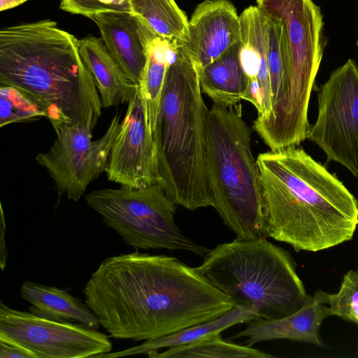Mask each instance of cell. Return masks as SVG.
I'll return each mask as SVG.
<instances>
[{
	"label": "cell",
	"instance_id": "5b68a950",
	"mask_svg": "<svg viewBox=\"0 0 358 358\" xmlns=\"http://www.w3.org/2000/svg\"><path fill=\"white\" fill-rule=\"evenodd\" d=\"M292 255L266 238L218 244L196 267L234 306L255 310L259 317L280 319L310 299Z\"/></svg>",
	"mask_w": 358,
	"mask_h": 358
},
{
	"label": "cell",
	"instance_id": "7c38bea8",
	"mask_svg": "<svg viewBox=\"0 0 358 358\" xmlns=\"http://www.w3.org/2000/svg\"><path fill=\"white\" fill-rule=\"evenodd\" d=\"M105 172L110 181L120 186L143 188L162 185L156 146L138 89L128 102Z\"/></svg>",
	"mask_w": 358,
	"mask_h": 358
},
{
	"label": "cell",
	"instance_id": "30bf717a",
	"mask_svg": "<svg viewBox=\"0 0 358 358\" xmlns=\"http://www.w3.org/2000/svg\"><path fill=\"white\" fill-rule=\"evenodd\" d=\"M120 123L115 115L104 134L92 141V125L64 123L53 127L56 138L48 150L39 152L37 163L52 178L59 196L79 201L87 186L105 171Z\"/></svg>",
	"mask_w": 358,
	"mask_h": 358
},
{
	"label": "cell",
	"instance_id": "5bb4252c",
	"mask_svg": "<svg viewBox=\"0 0 358 358\" xmlns=\"http://www.w3.org/2000/svg\"><path fill=\"white\" fill-rule=\"evenodd\" d=\"M240 22V59L248 79L244 100L257 110L255 127L268 121L273 111L267 60V18L257 6H251L241 13Z\"/></svg>",
	"mask_w": 358,
	"mask_h": 358
},
{
	"label": "cell",
	"instance_id": "44dd1931",
	"mask_svg": "<svg viewBox=\"0 0 358 358\" xmlns=\"http://www.w3.org/2000/svg\"><path fill=\"white\" fill-rule=\"evenodd\" d=\"M174 43L157 37L149 51L147 62L138 83L148 125L153 132L160 106L166 71L177 55Z\"/></svg>",
	"mask_w": 358,
	"mask_h": 358
},
{
	"label": "cell",
	"instance_id": "ba28073f",
	"mask_svg": "<svg viewBox=\"0 0 358 358\" xmlns=\"http://www.w3.org/2000/svg\"><path fill=\"white\" fill-rule=\"evenodd\" d=\"M87 205L136 251L184 250L204 257L210 251L187 236L174 221L176 203L162 186L143 188L120 186L93 190L85 196Z\"/></svg>",
	"mask_w": 358,
	"mask_h": 358
},
{
	"label": "cell",
	"instance_id": "83f0119b",
	"mask_svg": "<svg viewBox=\"0 0 358 358\" xmlns=\"http://www.w3.org/2000/svg\"><path fill=\"white\" fill-rule=\"evenodd\" d=\"M0 358H36L27 350L14 344L0 341Z\"/></svg>",
	"mask_w": 358,
	"mask_h": 358
},
{
	"label": "cell",
	"instance_id": "8fae6325",
	"mask_svg": "<svg viewBox=\"0 0 358 358\" xmlns=\"http://www.w3.org/2000/svg\"><path fill=\"white\" fill-rule=\"evenodd\" d=\"M0 341L19 345L36 358L98 357L113 345L109 336L96 328L43 318L2 301Z\"/></svg>",
	"mask_w": 358,
	"mask_h": 358
},
{
	"label": "cell",
	"instance_id": "2e32d148",
	"mask_svg": "<svg viewBox=\"0 0 358 358\" xmlns=\"http://www.w3.org/2000/svg\"><path fill=\"white\" fill-rule=\"evenodd\" d=\"M329 315V307L313 296L301 309L282 318L257 317L247 322V327L231 338L246 337L248 346L262 341L288 339L324 347L320 330L324 320Z\"/></svg>",
	"mask_w": 358,
	"mask_h": 358
},
{
	"label": "cell",
	"instance_id": "cb8c5ba5",
	"mask_svg": "<svg viewBox=\"0 0 358 358\" xmlns=\"http://www.w3.org/2000/svg\"><path fill=\"white\" fill-rule=\"evenodd\" d=\"M150 358H273V355L252 346L233 343L222 339L221 333H213L194 342L173 346L164 352L152 351Z\"/></svg>",
	"mask_w": 358,
	"mask_h": 358
},
{
	"label": "cell",
	"instance_id": "4316f807",
	"mask_svg": "<svg viewBox=\"0 0 358 358\" xmlns=\"http://www.w3.org/2000/svg\"><path fill=\"white\" fill-rule=\"evenodd\" d=\"M59 7L68 13L89 18L103 12H130L127 0H60Z\"/></svg>",
	"mask_w": 358,
	"mask_h": 358
},
{
	"label": "cell",
	"instance_id": "d6986e66",
	"mask_svg": "<svg viewBox=\"0 0 358 358\" xmlns=\"http://www.w3.org/2000/svg\"><path fill=\"white\" fill-rule=\"evenodd\" d=\"M20 294L30 304L29 311L35 315L59 322H77L96 329L100 326L97 317L85 302L63 289L25 281Z\"/></svg>",
	"mask_w": 358,
	"mask_h": 358
},
{
	"label": "cell",
	"instance_id": "9a60e30c",
	"mask_svg": "<svg viewBox=\"0 0 358 358\" xmlns=\"http://www.w3.org/2000/svg\"><path fill=\"white\" fill-rule=\"evenodd\" d=\"M101 40L128 78L138 85L153 41L158 36L131 12L99 13L90 18Z\"/></svg>",
	"mask_w": 358,
	"mask_h": 358
},
{
	"label": "cell",
	"instance_id": "f546056e",
	"mask_svg": "<svg viewBox=\"0 0 358 358\" xmlns=\"http://www.w3.org/2000/svg\"><path fill=\"white\" fill-rule=\"evenodd\" d=\"M27 0H0V10L3 11L24 3Z\"/></svg>",
	"mask_w": 358,
	"mask_h": 358
},
{
	"label": "cell",
	"instance_id": "ffe728a7",
	"mask_svg": "<svg viewBox=\"0 0 358 358\" xmlns=\"http://www.w3.org/2000/svg\"><path fill=\"white\" fill-rule=\"evenodd\" d=\"M259 317L251 309L235 306L216 319L189 327L179 331L115 352H108L98 357L115 358L124 356L147 355L152 351L194 342L213 333H222L229 327Z\"/></svg>",
	"mask_w": 358,
	"mask_h": 358
},
{
	"label": "cell",
	"instance_id": "d4e9b609",
	"mask_svg": "<svg viewBox=\"0 0 358 358\" xmlns=\"http://www.w3.org/2000/svg\"><path fill=\"white\" fill-rule=\"evenodd\" d=\"M48 117L45 108L31 96L16 87L1 85L0 127Z\"/></svg>",
	"mask_w": 358,
	"mask_h": 358
},
{
	"label": "cell",
	"instance_id": "484cf974",
	"mask_svg": "<svg viewBox=\"0 0 358 358\" xmlns=\"http://www.w3.org/2000/svg\"><path fill=\"white\" fill-rule=\"evenodd\" d=\"M314 296L329 307L331 315L358 325V269L351 270L343 276L337 293L317 290Z\"/></svg>",
	"mask_w": 358,
	"mask_h": 358
},
{
	"label": "cell",
	"instance_id": "7a4b0ae2",
	"mask_svg": "<svg viewBox=\"0 0 358 358\" xmlns=\"http://www.w3.org/2000/svg\"><path fill=\"white\" fill-rule=\"evenodd\" d=\"M257 162L267 236L296 252H317L352 238L358 201L303 149L262 152Z\"/></svg>",
	"mask_w": 358,
	"mask_h": 358
},
{
	"label": "cell",
	"instance_id": "603a6c76",
	"mask_svg": "<svg viewBox=\"0 0 358 358\" xmlns=\"http://www.w3.org/2000/svg\"><path fill=\"white\" fill-rule=\"evenodd\" d=\"M264 14L267 18V60L273 110L289 85L292 54L287 29L282 19Z\"/></svg>",
	"mask_w": 358,
	"mask_h": 358
},
{
	"label": "cell",
	"instance_id": "f1b7e54d",
	"mask_svg": "<svg viewBox=\"0 0 358 358\" xmlns=\"http://www.w3.org/2000/svg\"><path fill=\"white\" fill-rule=\"evenodd\" d=\"M6 230V220L2 205H1L0 268L1 271H3L6 268L8 259V248L5 243Z\"/></svg>",
	"mask_w": 358,
	"mask_h": 358
},
{
	"label": "cell",
	"instance_id": "7402d4cb",
	"mask_svg": "<svg viewBox=\"0 0 358 358\" xmlns=\"http://www.w3.org/2000/svg\"><path fill=\"white\" fill-rule=\"evenodd\" d=\"M130 12L159 36L180 45L189 36V20L174 0H127Z\"/></svg>",
	"mask_w": 358,
	"mask_h": 358
},
{
	"label": "cell",
	"instance_id": "52a82bcc",
	"mask_svg": "<svg viewBox=\"0 0 358 358\" xmlns=\"http://www.w3.org/2000/svg\"><path fill=\"white\" fill-rule=\"evenodd\" d=\"M257 6L282 19L292 54L288 87L261 130L275 143L299 145L310 125L309 101L325 47L320 8L313 0H257Z\"/></svg>",
	"mask_w": 358,
	"mask_h": 358
},
{
	"label": "cell",
	"instance_id": "6da1fadb",
	"mask_svg": "<svg viewBox=\"0 0 358 358\" xmlns=\"http://www.w3.org/2000/svg\"><path fill=\"white\" fill-rule=\"evenodd\" d=\"M83 292L109 336L134 341L210 321L235 307L196 267L136 250L105 259Z\"/></svg>",
	"mask_w": 358,
	"mask_h": 358
},
{
	"label": "cell",
	"instance_id": "9c48e42d",
	"mask_svg": "<svg viewBox=\"0 0 358 358\" xmlns=\"http://www.w3.org/2000/svg\"><path fill=\"white\" fill-rule=\"evenodd\" d=\"M317 100V118L306 138L328 161L342 164L358 178V66L353 59L332 71Z\"/></svg>",
	"mask_w": 358,
	"mask_h": 358
},
{
	"label": "cell",
	"instance_id": "277c9868",
	"mask_svg": "<svg viewBox=\"0 0 358 358\" xmlns=\"http://www.w3.org/2000/svg\"><path fill=\"white\" fill-rule=\"evenodd\" d=\"M208 113L197 69L180 45L166 71L152 135L162 186L189 210L213 206L206 163Z\"/></svg>",
	"mask_w": 358,
	"mask_h": 358
},
{
	"label": "cell",
	"instance_id": "e0dca14e",
	"mask_svg": "<svg viewBox=\"0 0 358 358\" xmlns=\"http://www.w3.org/2000/svg\"><path fill=\"white\" fill-rule=\"evenodd\" d=\"M79 51L94 78L102 108L128 103L134 96L138 85L128 78L102 40L87 36L80 40Z\"/></svg>",
	"mask_w": 358,
	"mask_h": 358
},
{
	"label": "cell",
	"instance_id": "4fadbf2b",
	"mask_svg": "<svg viewBox=\"0 0 358 358\" xmlns=\"http://www.w3.org/2000/svg\"><path fill=\"white\" fill-rule=\"evenodd\" d=\"M240 15L229 0H205L189 20V36L181 46L197 69L210 64L240 41Z\"/></svg>",
	"mask_w": 358,
	"mask_h": 358
},
{
	"label": "cell",
	"instance_id": "ac0fdd59",
	"mask_svg": "<svg viewBox=\"0 0 358 358\" xmlns=\"http://www.w3.org/2000/svg\"><path fill=\"white\" fill-rule=\"evenodd\" d=\"M239 41L215 61L197 69L200 86L214 104L232 107L245 99L248 79L240 59Z\"/></svg>",
	"mask_w": 358,
	"mask_h": 358
},
{
	"label": "cell",
	"instance_id": "8992f818",
	"mask_svg": "<svg viewBox=\"0 0 358 358\" xmlns=\"http://www.w3.org/2000/svg\"><path fill=\"white\" fill-rule=\"evenodd\" d=\"M206 170L213 208L242 240L266 238L260 172L251 148V130L242 106L213 104L209 110Z\"/></svg>",
	"mask_w": 358,
	"mask_h": 358
},
{
	"label": "cell",
	"instance_id": "3957f363",
	"mask_svg": "<svg viewBox=\"0 0 358 358\" xmlns=\"http://www.w3.org/2000/svg\"><path fill=\"white\" fill-rule=\"evenodd\" d=\"M80 40L51 20L0 31V83L27 93L46 110L52 127H95L101 103L79 51Z\"/></svg>",
	"mask_w": 358,
	"mask_h": 358
}]
</instances>
